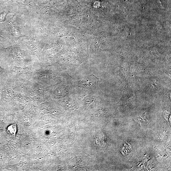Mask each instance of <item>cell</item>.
Wrapping results in <instances>:
<instances>
[{
    "label": "cell",
    "mask_w": 171,
    "mask_h": 171,
    "mask_svg": "<svg viewBox=\"0 0 171 171\" xmlns=\"http://www.w3.org/2000/svg\"><path fill=\"white\" fill-rule=\"evenodd\" d=\"M96 77L93 75L88 76L80 81L79 84L83 88H93L96 84Z\"/></svg>",
    "instance_id": "1"
},
{
    "label": "cell",
    "mask_w": 171,
    "mask_h": 171,
    "mask_svg": "<svg viewBox=\"0 0 171 171\" xmlns=\"http://www.w3.org/2000/svg\"><path fill=\"white\" fill-rule=\"evenodd\" d=\"M8 131L12 135H14L17 131V127L15 125H12L8 128Z\"/></svg>",
    "instance_id": "2"
},
{
    "label": "cell",
    "mask_w": 171,
    "mask_h": 171,
    "mask_svg": "<svg viewBox=\"0 0 171 171\" xmlns=\"http://www.w3.org/2000/svg\"><path fill=\"white\" fill-rule=\"evenodd\" d=\"M8 13V12L4 11L0 14V23L4 22L6 20V16Z\"/></svg>",
    "instance_id": "3"
},
{
    "label": "cell",
    "mask_w": 171,
    "mask_h": 171,
    "mask_svg": "<svg viewBox=\"0 0 171 171\" xmlns=\"http://www.w3.org/2000/svg\"><path fill=\"white\" fill-rule=\"evenodd\" d=\"M11 26H12L13 28V30L14 31V33H16V35L17 36H21V34L19 28L15 27L14 24L12 23V21L11 22Z\"/></svg>",
    "instance_id": "4"
}]
</instances>
